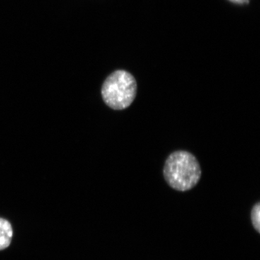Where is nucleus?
Wrapping results in <instances>:
<instances>
[{
    "label": "nucleus",
    "instance_id": "nucleus-3",
    "mask_svg": "<svg viewBox=\"0 0 260 260\" xmlns=\"http://www.w3.org/2000/svg\"><path fill=\"white\" fill-rule=\"evenodd\" d=\"M13 237V229L9 220L0 218V251L9 247Z\"/></svg>",
    "mask_w": 260,
    "mask_h": 260
},
{
    "label": "nucleus",
    "instance_id": "nucleus-5",
    "mask_svg": "<svg viewBox=\"0 0 260 260\" xmlns=\"http://www.w3.org/2000/svg\"><path fill=\"white\" fill-rule=\"evenodd\" d=\"M234 3H237V4H245V3H249V0H230Z\"/></svg>",
    "mask_w": 260,
    "mask_h": 260
},
{
    "label": "nucleus",
    "instance_id": "nucleus-4",
    "mask_svg": "<svg viewBox=\"0 0 260 260\" xmlns=\"http://www.w3.org/2000/svg\"><path fill=\"white\" fill-rule=\"evenodd\" d=\"M251 220L253 227L258 233L260 232V203H256L251 211Z\"/></svg>",
    "mask_w": 260,
    "mask_h": 260
},
{
    "label": "nucleus",
    "instance_id": "nucleus-2",
    "mask_svg": "<svg viewBox=\"0 0 260 260\" xmlns=\"http://www.w3.org/2000/svg\"><path fill=\"white\" fill-rule=\"evenodd\" d=\"M138 92L136 80L129 72H113L103 83L102 95L104 103L114 110H124L134 102Z\"/></svg>",
    "mask_w": 260,
    "mask_h": 260
},
{
    "label": "nucleus",
    "instance_id": "nucleus-1",
    "mask_svg": "<svg viewBox=\"0 0 260 260\" xmlns=\"http://www.w3.org/2000/svg\"><path fill=\"white\" fill-rule=\"evenodd\" d=\"M164 177L172 189L186 191L193 189L201 179L198 159L186 150H177L169 155L164 167Z\"/></svg>",
    "mask_w": 260,
    "mask_h": 260
}]
</instances>
